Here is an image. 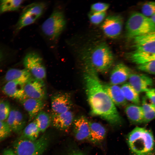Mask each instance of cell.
Here are the masks:
<instances>
[{
	"label": "cell",
	"instance_id": "ac0fdd59",
	"mask_svg": "<svg viewBox=\"0 0 155 155\" xmlns=\"http://www.w3.org/2000/svg\"><path fill=\"white\" fill-rule=\"evenodd\" d=\"M74 122L73 131L76 139L79 141L90 139L89 122L86 119L82 116Z\"/></svg>",
	"mask_w": 155,
	"mask_h": 155
},
{
	"label": "cell",
	"instance_id": "8d00e7d4",
	"mask_svg": "<svg viewBox=\"0 0 155 155\" xmlns=\"http://www.w3.org/2000/svg\"><path fill=\"white\" fill-rule=\"evenodd\" d=\"M146 95L147 98L155 106V89H150L146 92Z\"/></svg>",
	"mask_w": 155,
	"mask_h": 155
},
{
	"label": "cell",
	"instance_id": "44dd1931",
	"mask_svg": "<svg viewBox=\"0 0 155 155\" xmlns=\"http://www.w3.org/2000/svg\"><path fill=\"white\" fill-rule=\"evenodd\" d=\"M125 114L131 122L135 123H144V115L141 106L134 104L127 105L125 109Z\"/></svg>",
	"mask_w": 155,
	"mask_h": 155
},
{
	"label": "cell",
	"instance_id": "5b68a950",
	"mask_svg": "<svg viewBox=\"0 0 155 155\" xmlns=\"http://www.w3.org/2000/svg\"><path fill=\"white\" fill-rule=\"evenodd\" d=\"M127 38L133 39L155 30V23L143 14L134 12L128 19L126 24Z\"/></svg>",
	"mask_w": 155,
	"mask_h": 155
},
{
	"label": "cell",
	"instance_id": "83f0119b",
	"mask_svg": "<svg viewBox=\"0 0 155 155\" xmlns=\"http://www.w3.org/2000/svg\"><path fill=\"white\" fill-rule=\"evenodd\" d=\"M40 132H44L49 126L51 119L49 115L46 112L42 111L36 116L34 120Z\"/></svg>",
	"mask_w": 155,
	"mask_h": 155
},
{
	"label": "cell",
	"instance_id": "d6a6232c",
	"mask_svg": "<svg viewBox=\"0 0 155 155\" xmlns=\"http://www.w3.org/2000/svg\"><path fill=\"white\" fill-rule=\"evenodd\" d=\"M6 122L12 131L16 133H18L15 119V109H12L10 111Z\"/></svg>",
	"mask_w": 155,
	"mask_h": 155
},
{
	"label": "cell",
	"instance_id": "f1b7e54d",
	"mask_svg": "<svg viewBox=\"0 0 155 155\" xmlns=\"http://www.w3.org/2000/svg\"><path fill=\"white\" fill-rule=\"evenodd\" d=\"M8 102L3 100L0 101V121H3L7 118L10 111Z\"/></svg>",
	"mask_w": 155,
	"mask_h": 155
},
{
	"label": "cell",
	"instance_id": "f35d334b",
	"mask_svg": "<svg viewBox=\"0 0 155 155\" xmlns=\"http://www.w3.org/2000/svg\"><path fill=\"white\" fill-rule=\"evenodd\" d=\"M66 155H84V154L79 151L74 150L68 153Z\"/></svg>",
	"mask_w": 155,
	"mask_h": 155
},
{
	"label": "cell",
	"instance_id": "4316f807",
	"mask_svg": "<svg viewBox=\"0 0 155 155\" xmlns=\"http://www.w3.org/2000/svg\"><path fill=\"white\" fill-rule=\"evenodd\" d=\"M23 0H4L0 1V14L17 11L21 7Z\"/></svg>",
	"mask_w": 155,
	"mask_h": 155
},
{
	"label": "cell",
	"instance_id": "8fae6325",
	"mask_svg": "<svg viewBox=\"0 0 155 155\" xmlns=\"http://www.w3.org/2000/svg\"><path fill=\"white\" fill-rule=\"evenodd\" d=\"M133 40L134 51L148 53H155V30L136 37Z\"/></svg>",
	"mask_w": 155,
	"mask_h": 155
},
{
	"label": "cell",
	"instance_id": "484cf974",
	"mask_svg": "<svg viewBox=\"0 0 155 155\" xmlns=\"http://www.w3.org/2000/svg\"><path fill=\"white\" fill-rule=\"evenodd\" d=\"M144 115V123L149 122L155 119V106L147 101L146 98L143 97L141 106Z\"/></svg>",
	"mask_w": 155,
	"mask_h": 155
},
{
	"label": "cell",
	"instance_id": "60d3db41",
	"mask_svg": "<svg viewBox=\"0 0 155 155\" xmlns=\"http://www.w3.org/2000/svg\"><path fill=\"white\" fill-rule=\"evenodd\" d=\"M2 58V55L1 52L0 51V61Z\"/></svg>",
	"mask_w": 155,
	"mask_h": 155
},
{
	"label": "cell",
	"instance_id": "3957f363",
	"mask_svg": "<svg viewBox=\"0 0 155 155\" xmlns=\"http://www.w3.org/2000/svg\"><path fill=\"white\" fill-rule=\"evenodd\" d=\"M127 141L131 155H155V140L148 129L135 128L128 135Z\"/></svg>",
	"mask_w": 155,
	"mask_h": 155
},
{
	"label": "cell",
	"instance_id": "8992f818",
	"mask_svg": "<svg viewBox=\"0 0 155 155\" xmlns=\"http://www.w3.org/2000/svg\"><path fill=\"white\" fill-rule=\"evenodd\" d=\"M49 142V137L44 134L34 141L18 139L14 144L17 155H42Z\"/></svg>",
	"mask_w": 155,
	"mask_h": 155
},
{
	"label": "cell",
	"instance_id": "ba28073f",
	"mask_svg": "<svg viewBox=\"0 0 155 155\" xmlns=\"http://www.w3.org/2000/svg\"><path fill=\"white\" fill-rule=\"evenodd\" d=\"M25 68L33 77L43 80L46 76V68L42 57L35 51L29 52L25 55L23 61Z\"/></svg>",
	"mask_w": 155,
	"mask_h": 155
},
{
	"label": "cell",
	"instance_id": "277c9868",
	"mask_svg": "<svg viewBox=\"0 0 155 155\" xmlns=\"http://www.w3.org/2000/svg\"><path fill=\"white\" fill-rule=\"evenodd\" d=\"M66 23L63 9L59 6L56 7L42 24L41 32L47 41L53 46L58 42Z\"/></svg>",
	"mask_w": 155,
	"mask_h": 155
},
{
	"label": "cell",
	"instance_id": "9a60e30c",
	"mask_svg": "<svg viewBox=\"0 0 155 155\" xmlns=\"http://www.w3.org/2000/svg\"><path fill=\"white\" fill-rule=\"evenodd\" d=\"M132 73L131 70L125 64L122 63L117 64L111 73V84L117 85L124 83L129 79Z\"/></svg>",
	"mask_w": 155,
	"mask_h": 155
},
{
	"label": "cell",
	"instance_id": "e575fe53",
	"mask_svg": "<svg viewBox=\"0 0 155 155\" xmlns=\"http://www.w3.org/2000/svg\"><path fill=\"white\" fill-rule=\"evenodd\" d=\"M11 131L6 122L0 121V140L7 137L10 135Z\"/></svg>",
	"mask_w": 155,
	"mask_h": 155
},
{
	"label": "cell",
	"instance_id": "ffe728a7",
	"mask_svg": "<svg viewBox=\"0 0 155 155\" xmlns=\"http://www.w3.org/2000/svg\"><path fill=\"white\" fill-rule=\"evenodd\" d=\"M29 71L24 69H10L6 72L5 79L7 82L12 80H18L26 83L32 77Z\"/></svg>",
	"mask_w": 155,
	"mask_h": 155
},
{
	"label": "cell",
	"instance_id": "74e56055",
	"mask_svg": "<svg viewBox=\"0 0 155 155\" xmlns=\"http://www.w3.org/2000/svg\"><path fill=\"white\" fill-rule=\"evenodd\" d=\"M2 155H17L14 151L11 149L5 150L3 151Z\"/></svg>",
	"mask_w": 155,
	"mask_h": 155
},
{
	"label": "cell",
	"instance_id": "d6986e66",
	"mask_svg": "<svg viewBox=\"0 0 155 155\" xmlns=\"http://www.w3.org/2000/svg\"><path fill=\"white\" fill-rule=\"evenodd\" d=\"M73 119V114L69 111L60 114H53L52 121L55 127L60 130H65L71 126Z\"/></svg>",
	"mask_w": 155,
	"mask_h": 155
},
{
	"label": "cell",
	"instance_id": "52a82bcc",
	"mask_svg": "<svg viewBox=\"0 0 155 155\" xmlns=\"http://www.w3.org/2000/svg\"><path fill=\"white\" fill-rule=\"evenodd\" d=\"M46 6V3L43 2H34L26 5L16 24V32L34 23L43 14Z\"/></svg>",
	"mask_w": 155,
	"mask_h": 155
},
{
	"label": "cell",
	"instance_id": "836d02e7",
	"mask_svg": "<svg viewBox=\"0 0 155 155\" xmlns=\"http://www.w3.org/2000/svg\"><path fill=\"white\" fill-rule=\"evenodd\" d=\"M16 120L18 132L19 133L23 131L25 125V121L22 113L19 110L15 109Z\"/></svg>",
	"mask_w": 155,
	"mask_h": 155
},
{
	"label": "cell",
	"instance_id": "ab89813d",
	"mask_svg": "<svg viewBox=\"0 0 155 155\" xmlns=\"http://www.w3.org/2000/svg\"><path fill=\"white\" fill-rule=\"evenodd\" d=\"M150 18L155 23V13L151 16Z\"/></svg>",
	"mask_w": 155,
	"mask_h": 155
},
{
	"label": "cell",
	"instance_id": "5bb4252c",
	"mask_svg": "<svg viewBox=\"0 0 155 155\" xmlns=\"http://www.w3.org/2000/svg\"><path fill=\"white\" fill-rule=\"evenodd\" d=\"M25 84L18 80L8 81L3 87L2 91L7 96L21 101L27 97L24 91Z\"/></svg>",
	"mask_w": 155,
	"mask_h": 155
},
{
	"label": "cell",
	"instance_id": "2e32d148",
	"mask_svg": "<svg viewBox=\"0 0 155 155\" xmlns=\"http://www.w3.org/2000/svg\"><path fill=\"white\" fill-rule=\"evenodd\" d=\"M27 112L30 121H31L43 108L44 104L42 100L26 97L20 101Z\"/></svg>",
	"mask_w": 155,
	"mask_h": 155
},
{
	"label": "cell",
	"instance_id": "1f68e13d",
	"mask_svg": "<svg viewBox=\"0 0 155 155\" xmlns=\"http://www.w3.org/2000/svg\"><path fill=\"white\" fill-rule=\"evenodd\" d=\"M142 14L146 16H151L155 13V2L150 1L145 3L142 6Z\"/></svg>",
	"mask_w": 155,
	"mask_h": 155
},
{
	"label": "cell",
	"instance_id": "4fadbf2b",
	"mask_svg": "<svg viewBox=\"0 0 155 155\" xmlns=\"http://www.w3.org/2000/svg\"><path fill=\"white\" fill-rule=\"evenodd\" d=\"M128 79L129 83L139 94L146 92L153 85L152 79L144 74L132 73Z\"/></svg>",
	"mask_w": 155,
	"mask_h": 155
},
{
	"label": "cell",
	"instance_id": "e0dca14e",
	"mask_svg": "<svg viewBox=\"0 0 155 155\" xmlns=\"http://www.w3.org/2000/svg\"><path fill=\"white\" fill-rule=\"evenodd\" d=\"M103 88L109 96L115 105L123 107L127 103L121 88L117 85L109 84H102Z\"/></svg>",
	"mask_w": 155,
	"mask_h": 155
},
{
	"label": "cell",
	"instance_id": "9c48e42d",
	"mask_svg": "<svg viewBox=\"0 0 155 155\" xmlns=\"http://www.w3.org/2000/svg\"><path fill=\"white\" fill-rule=\"evenodd\" d=\"M123 18L120 15L109 16L102 22L101 28L104 34L111 38H115L121 34L123 27Z\"/></svg>",
	"mask_w": 155,
	"mask_h": 155
},
{
	"label": "cell",
	"instance_id": "d590c367",
	"mask_svg": "<svg viewBox=\"0 0 155 155\" xmlns=\"http://www.w3.org/2000/svg\"><path fill=\"white\" fill-rule=\"evenodd\" d=\"M109 7V4L98 2L92 4L91 6V11L96 12H105Z\"/></svg>",
	"mask_w": 155,
	"mask_h": 155
},
{
	"label": "cell",
	"instance_id": "30bf717a",
	"mask_svg": "<svg viewBox=\"0 0 155 155\" xmlns=\"http://www.w3.org/2000/svg\"><path fill=\"white\" fill-rule=\"evenodd\" d=\"M25 94L26 97L43 100L45 97L46 91L43 80L32 78L25 84Z\"/></svg>",
	"mask_w": 155,
	"mask_h": 155
},
{
	"label": "cell",
	"instance_id": "7c38bea8",
	"mask_svg": "<svg viewBox=\"0 0 155 155\" xmlns=\"http://www.w3.org/2000/svg\"><path fill=\"white\" fill-rule=\"evenodd\" d=\"M51 104L53 114H60L70 111L72 105L70 96L67 93H57L52 96Z\"/></svg>",
	"mask_w": 155,
	"mask_h": 155
},
{
	"label": "cell",
	"instance_id": "603a6c76",
	"mask_svg": "<svg viewBox=\"0 0 155 155\" xmlns=\"http://www.w3.org/2000/svg\"><path fill=\"white\" fill-rule=\"evenodd\" d=\"M90 139L92 142H97L102 141L106 135V130L102 125L96 122H89Z\"/></svg>",
	"mask_w": 155,
	"mask_h": 155
},
{
	"label": "cell",
	"instance_id": "6da1fadb",
	"mask_svg": "<svg viewBox=\"0 0 155 155\" xmlns=\"http://www.w3.org/2000/svg\"><path fill=\"white\" fill-rule=\"evenodd\" d=\"M84 80L86 94L91 114L100 117L113 125H118L121 118L113 102L104 90L92 68L85 66Z\"/></svg>",
	"mask_w": 155,
	"mask_h": 155
},
{
	"label": "cell",
	"instance_id": "d4e9b609",
	"mask_svg": "<svg viewBox=\"0 0 155 155\" xmlns=\"http://www.w3.org/2000/svg\"><path fill=\"white\" fill-rule=\"evenodd\" d=\"M123 95L127 100L138 105L140 103L139 94L129 83L124 84L121 87Z\"/></svg>",
	"mask_w": 155,
	"mask_h": 155
},
{
	"label": "cell",
	"instance_id": "4dcf8cb0",
	"mask_svg": "<svg viewBox=\"0 0 155 155\" xmlns=\"http://www.w3.org/2000/svg\"><path fill=\"white\" fill-rule=\"evenodd\" d=\"M106 16L105 12H96L91 11L88 14L89 19L91 23L95 25H98L103 21Z\"/></svg>",
	"mask_w": 155,
	"mask_h": 155
},
{
	"label": "cell",
	"instance_id": "7a4b0ae2",
	"mask_svg": "<svg viewBox=\"0 0 155 155\" xmlns=\"http://www.w3.org/2000/svg\"><path fill=\"white\" fill-rule=\"evenodd\" d=\"M80 55L84 66L90 67L97 72L102 73L109 70L114 61L113 54L104 42L89 46L81 53Z\"/></svg>",
	"mask_w": 155,
	"mask_h": 155
},
{
	"label": "cell",
	"instance_id": "7402d4cb",
	"mask_svg": "<svg viewBox=\"0 0 155 155\" xmlns=\"http://www.w3.org/2000/svg\"><path fill=\"white\" fill-rule=\"evenodd\" d=\"M126 56L128 60L138 65L155 61V53H148L134 51L127 53Z\"/></svg>",
	"mask_w": 155,
	"mask_h": 155
},
{
	"label": "cell",
	"instance_id": "f546056e",
	"mask_svg": "<svg viewBox=\"0 0 155 155\" xmlns=\"http://www.w3.org/2000/svg\"><path fill=\"white\" fill-rule=\"evenodd\" d=\"M137 69L139 71L155 75V61L138 65L137 66Z\"/></svg>",
	"mask_w": 155,
	"mask_h": 155
},
{
	"label": "cell",
	"instance_id": "cb8c5ba5",
	"mask_svg": "<svg viewBox=\"0 0 155 155\" xmlns=\"http://www.w3.org/2000/svg\"><path fill=\"white\" fill-rule=\"evenodd\" d=\"M40 132L38 125L34 120L24 127L18 139L34 141L38 138Z\"/></svg>",
	"mask_w": 155,
	"mask_h": 155
}]
</instances>
